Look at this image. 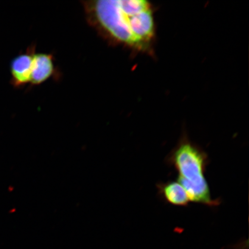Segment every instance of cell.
<instances>
[{"mask_svg": "<svg viewBox=\"0 0 249 249\" xmlns=\"http://www.w3.org/2000/svg\"><path fill=\"white\" fill-rule=\"evenodd\" d=\"M167 163L178 173V181L183 186L189 200L210 207L220 204L219 199H213L205 172L209 160L203 149L192 142L186 135L181 138L167 158Z\"/></svg>", "mask_w": 249, "mask_h": 249, "instance_id": "6da1fadb", "label": "cell"}, {"mask_svg": "<svg viewBox=\"0 0 249 249\" xmlns=\"http://www.w3.org/2000/svg\"><path fill=\"white\" fill-rule=\"evenodd\" d=\"M150 7L145 0H101L92 5L96 20L111 36L137 49L133 34L134 18Z\"/></svg>", "mask_w": 249, "mask_h": 249, "instance_id": "7a4b0ae2", "label": "cell"}, {"mask_svg": "<svg viewBox=\"0 0 249 249\" xmlns=\"http://www.w3.org/2000/svg\"><path fill=\"white\" fill-rule=\"evenodd\" d=\"M157 188L158 194L167 203L179 207H186L189 205L190 200L188 195L178 181L172 180L159 183Z\"/></svg>", "mask_w": 249, "mask_h": 249, "instance_id": "3957f363", "label": "cell"}, {"mask_svg": "<svg viewBox=\"0 0 249 249\" xmlns=\"http://www.w3.org/2000/svg\"><path fill=\"white\" fill-rule=\"evenodd\" d=\"M53 70V63L51 55L43 53L34 55L30 82L34 85L44 82L51 77Z\"/></svg>", "mask_w": 249, "mask_h": 249, "instance_id": "277c9868", "label": "cell"}, {"mask_svg": "<svg viewBox=\"0 0 249 249\" xmlns=\"http://www.w3.org/2000/svg\"><path fill=\"white\" fill-rule=\"evenodd\" d=\"M33 62V55L28 54L18 56L12 61V74L18 85L30 82Z\"/></svg>", "mask_w": 249, "mask_h": 249, "instance_id": "5b68a950", "label": "cell"}]
</instances>
